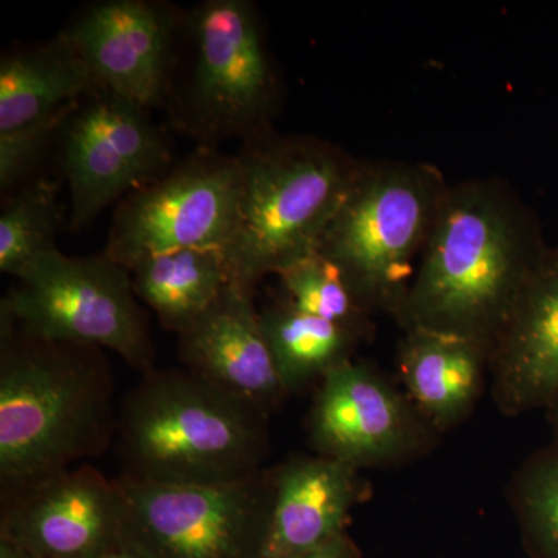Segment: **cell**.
<instances>
[{
	"mask_svg": "<svg viewBox=\"0 0 558 558\" xmlns=\"http://www.w3.org/2000/svg\"><path fill=\"white\" fill-rule=\"evenodd\" d=\"M543 252L527 213L498 186L446 189L396 317L407 330L457 333L490 349Z\"/></svg>",
	"mask_w": 558,
	"mask_h": 558,
	"instance_id": "1",
	"label": "cell"
},
{
	"mask_svg": "<svg viewBox=\"0 0 558 558\" xmlns=\"http://www.w3.org/2000/svg\"><path fill=\"white\" fill-rule=\"evenodd\" d=\"M101 349L36 339L0 318V484L32 483L116 442L119 410Z\"/></svg>",
	"mask_w": 558,
	"mask_h": 558,
	"instance_id": "2",
	"label": "cell"
},
{
	"mask_svg": "<svg viewBox=\"0 0 558 558\" xmlns=\"http://www.w3.org/2000/svg\"><path fill=\"white\" fill-rule=\"evenodd\" d=\"M269 414L189 369H157L124 396L116 449L124 478L219 484L263 472Z\"/></svg>",
	"mask_w": 558,
	"mask_h": 558,
	"instance_id": "3",
	"label": "cell"
},
{
	"mask_svg": "<svg viewBox=\"0 0 558 558\" xmlns=\"http://www.w3.org/2000/svg\"><path fill=\"white\" fill-rule=\"evenodd\" d=\"M236 160V213L222 252L231 281L255 293L267 275L318 252L360 165L329 143L271 131L242 143Z\"/></svg>",
	"mask_w": 558,
	"mask_h": 558,
	"instance_id": "4",
	"label": "cell"
},
{
	"mask_svg": "<svg viewBox=\"0 0 558 558\" xmlns=\"http://www.w3.org/2000/svg\"><path fill=\"white\" fill-rule=\"evenodd\" d=\"M277 78L248 0H205L182 13L163 106L179 132L215 148L270 132Z\"/></svg>",
	"mask_w": 558,
	"mask_h": 558,
	"instance_id": "5",
	"label": "cell"
},
{
	"mask_svg": "<svg viewBox=\"0 0 558 558\" xmlns=\"http://www.w3.org/2000/svg\"><path fill=\"white\" fill-rule=\"evenodd\" d=\"M446 189L428 167L360 165L318 253L340 271L365 310L398 312Z\"/></svg>",
	"mask_w": 558,
	"mask_h": 558,
	"instance_id": "6",
	"label": "cell"
},
{
	"mask_svg": "<svg viewBox=\"0 0 558 558\" xmlns=\"http://www.w3.org/2000/svg\"><path fill=\"white\" fill-rule=\"evenodd\" d=\"M0 318L36 339L116 352L142 374L156 368L131 274L105 253L73 258L60 250L40 259L3 295Z\"/></svg>",
	"mask_w": 558,
	"mask_h": 558,
	"instance_id": "7",
	"label": "cell"
},
{
	"mask_svg": "<svg viewBox=\"0 0 558 558\" xmlns=\"http://www.w3.org/2000/svg\"><path fill=\"white\" fill-rule=\"evenodd\" d=\"M120 553L131 558H263L270 470L219 484L120 476Z\"/></svg>",
	"mask_w": 558,
	"mask_h": 558,
	"instance_id": "8",
	"label": "cell"
},
{
	"mask_svg": "<svg viewBox=\"0 0 558 558\" xmlns=\"http://www.w3.org/2000/svg\"><path fill=\"white\" fill-rule=\"evenodd\" d=\"M236 156L199 146L119 202L105 255L128 271L180 248L226 247L236 213Z\"/></svg>",
	"mask_w": 558,
	"mask_h": 558,
	"instance_id": "9",
	"label": "cell"
},
{
	"mask_svg": "<svg viewBox=\"0 0 558 558\" xmlns=\"http://www.w3.org/2000/svg\"><path fill=\"white\" fill-rule=\"evenodd\" d=\"M58 137L73 231L174 163L167 132L154 124L150 110L102 87L80 100Z\"/></svg>",
	"mask_w": 558,
	"mask_h": 558,
	"instance_id": "10",
	"label": "cell"
},
{
	"mask_svg": "<svg viewBox=\"0 0 558 558\" xmlns=\"http://www.w3.org/2000/svg\"><path fill=\"white\" fill-rule=\"evenodd\" d=\"M117 480L89 464L2 490L0 537L38 558H95L119 548Z\"/></svg>",
	"mask_w": 558,
	"mask_h": 558,
	"instance_id": "11",
	"label": "cell"
},
{
	"mask_svg": "<svg viewBox=\"0 0 558 558\" xmlns=\"http://www.w3.org/2000/svg\"><path fill=\"white\" fill-rule=\"evenodd\" d=\"M182 13L148 0H102L86 7L61 35L98 86L153 110L163 106Z\"/></svg>",
	"mask_w": 558,
	"mask_h": 558,
	"instance_id": "12",
	"label": "cell"
},
{
	"mask_svg": "<svg viewBox=\"0 0 558 558\" xmlns=\"http://www.w3.org/2000/svg\"><path fill=\"white\" fill-rule=\"evenodd\" d=\"M307 429L318 454L355 469L396 461L418 442L417 418L407 400L352 359L319 381Z\"/></svg>",
	"mask_w": 558,
	"mask_h": 558,
	"instance_id": "13",
	"label": "cell"
},
{
	"mask_svg": "<svg viewBox=\"0 0 558 558\" xmlns=\"http://www.w3.org/2000/svg\"><path fill=\"white\" fill-rule=\"evenodd\" d=\"M495 403L508 416L548 409L558 392V247L545 248L488 352Z\"/></svg>",
	"mask_w": 558,
	"mask_h": 558,
	"instance_id": "14",
	"label": "cell"
},
{
	"mask_svg": "<svg viewBox=\"0 0 558 558\" xmlns=\"http://www.w3.org/2000/svg\"><path fill=\"white\" fill-rule=\"evenodd\" d=\"M185 369L270 414L288 398L255 306V293L231 281L193 325L179 333Z\"/></svg>",
	"mask_w": 558,
	"mask_h": 558,
	"instance_id": "15",
	"label": "cell"
},
{
	"mask_svg": "<svg viewBox=\"0 0 558 558\" xmlns=\"http://www.w3.org/2000/svg\"><path fill=\"white\" fill-rule=\"evenodd\" d=\"M271 502L263 558H295L347 532L366 486L339 459L299 457L270 470Z\"/></svg>",
	"mask_w": 558,
	"mask_h": 558,
	"instance_id": "16",
	"label": "cell"
},
{
	"mask_svg": "<svg viewBox=\"0 0 558 558\" xmlns=\"http://www.w3.org/2000/svg\"><path fill=\"white\" fill-rule=\"evenodd\" d=\"M488 352L483 341L457 333L407 330L399 369L424 421L442 432L468 417L483 391Z\"/></svg>",
	"mask_w": 558,
	"mask_h": 558,
	"instance_id": "17",
	"label": "cell"
},
{
	"mask_svg": "<svg viewBox=\"0 0 558 558\" xmlns=\"http://www.w3.org/2000/svg\"><path fill=\"white\" fill-rule=\"evenodd\" d=\"M97 89L86 62L61 33L5 51L0 58V135L68 119Z\"/></svg>",
	"mask_w": 558,
	"mask_h": 558,
	"instance_id": "18",
	"label": "cell"
},
{
	"mask_svg": "<svg viewBox=\"0 0 558 558\" xmlns=\"http://www.w3.org/2000/svg\"><path fill=\"white\" fill-rule=\"evenodd\" d=\"M135 295L161 326L179 333L193 325L231 282L222 248H180L142 260L131 271Z\"/></svg>",
	"mask_w": 558,
	"mask_h": 558,
	"instance_id": "19",
	"label": "cell"
},
{
	"mask_svg": "<svg viewBox=\"0 0 558 558\" xmlns=\"http://www.w3.org/2000/svg\"><path fill=\"white\" fill-rule=\"evenodd\" d=\"M264 337L289 395L351 360L359 333L296 311L284 300L259 311Z\"/></svg>",
	"mask_w": 558,
	"mask_h": 558,
	"instance_id": "20",
	"label": "cell"
},
{
	"mask_svg": "<svg viewBox=\"0 0 558 558\" xmlns=\"http://www.w3.org/2000/svg\"><path fill=\"white\" fill-rule=\"evenodd\" d=\"M58 185L49 179L28 180L3 202L0 215V271L21 279L40 259L60 252L58 234L64 207Z\"/></svg>",
	"mask_w": 558,
	"mask_h": 558,
	"instance_id": "21",
	"label": "cell"
},
{
	"mask_svg": "<svg viewBox=\"0 0 558 558\" xmlns=\"http://www.w3.org/2000/svg\"><path fill=\"white\" fill-rule=\"evenodd\" d=\"M284 301L296 311L326 319L362 336L365 307L348 288L340 271L319 253L300 259L277 275Z\"/></svg>",
	"mask_w": 558,
	"mask_h": 558,
	"instance_id": "22",
	"label": "cell"
},
{
	"mask_svg": "<svg viewBox=\"0 0 558 558\" xmlns=\"http://www.w3.org/2000/svg\"><path fill=\"white\" fill-rule=\"evenodd\" d=\"M513 508L535 558H558V442L521 468L512 486Z\"/></svg>",
	"mask_w": 558,
	"mask_h": 558,
	"instance_id": "23",
	"label": "cell"
},
{
	"mask_svg": "<svg viewBox=\"0 0 558 558\" xmlns=\"http://www.w3.org/2000/svg\"><path fill=\"white\" fill-rule=\"evenodd\" d=\"M295 558H360V550L354 539L344 532L319 548Z\"/></svg>",
	"mask_w": 558,
	"mask_h": 558,
	"instance_id": "24",
	"label": "cell"
},
{
	"mask_svg": "<svg viewBox=\"0 0 558 558\" xmlns=\"http://www.w3.org/2000/svg\"><path fill=\"white\" fill-rule=\"evenodd\" d=\"M0 558H38L32 556L27 550L22 549L20 545L5 537H0Z\"/></svg>",
	"mask_w": 558,
	"mask_h": 558,
	"instance_id": "25",
	"label": "cell"
},
{
	"mask_svg": "<svg viewBox=\"0 0 558 558\" xmlns=\"http://www.w3.org/2000/svg\"><path fill=\"white\" fill-rule=\"evenodd\" d=\"M548 410L550 424H553L554 435H556V440L558 442V392L556 398L553 399V402L549 403Z\"/></svg>",
	"mask_w": 558,
	"mask_h": 558,
	"instance_id": "26",
	"label": "cell"
},
{
	"mask_svg": "<svg viewBox=\"0 0 558 558\" xmlns=\"http://www.w3.org/2000/svg\"><path fill=\"white\" fill-rule=\"evenodd\" d=\"M95 558H131V557H128L126 554H123V553H120V550H117V553L105 554V556L95 557Z\"/></svg>",
	"mask_w": 558,
	"mask_h": 558,
	"instance_id": "27",
	"label": "cell"
}]
</instances>
